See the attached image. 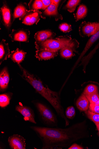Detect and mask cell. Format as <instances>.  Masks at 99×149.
I'll use <instances>...</instances> for the list:
<instances>
[{
  "label": "cell",
  "instance_id": "obj_3",
  "mask_svg": "<svg viewBox=\"0 0 99 149\" xmlns=\"http://www.w3.org/2000/svg\"><path fill=\"white\" fill-rule=\"evenodd\" d=\"M37 50H48L53 51H58L62 49L68 47L76 52V49L79 44L75 39H73L68 36H64L50 38L46 41L39 43H35Z\"/></svg>",
  "mask_w": 99,
  "mask_h": 149
},
{
  "label": "cell",
  "instance_id": "obj_23",
  "mask_svg": "<svg viewBox=\"0 0 99 149\" xmlns=\"http://www.w3.org/2000/svg\"><path fill=\"white\" fill-rule=\"evenodd\" d=\"M42 6L43 4L42 0L31 1L28 4V7L30 10H38L42 9Z\"/></svg>",
  "mask_w": 99,
  "mask_h": 149
},
{
  "label": "cell",
  "instance_id": "obj_2",
  "mask_svg": "<svg viewBox=\"0 0 99 149\" xmlns=\"http://www.w3.org/2000/svg\"><path fill=\"white\" fill-rule=\"evenodd\" d=\"M18 65L22 72V76L35 89L36 91L45 99L53 107L58 115L65 121V126H68L69 121L64 112L61 105L59 93L50 89L47 86H45L41 80L37 79L23 68L19 64Z\"/></svg>",
  "mask_w": 99,
  "mask_h": 149
},
{
  "label": "cell",
  "instance_id": "obj_30",
  "mask_svg": "<svg viewBox=\"0 0 99 149\" xmlns=\"http://www.w3.org/2000/svg\"><path fill=\"white\" fill-rule=\"evenodd\" d=\"M89 110L96 113H99V105L90 104Z\"/></svg>",
  "mask_w": 99,
  "mask_h": 149
},
{
  "label": "cell",
  "instance_id": "obj_32",
  "mask_svg": "<svg viewBox=\"0 0 99 149\" xmlns=\"http://www.w3.org/2000/svg\"><path fill=\"white\" fill-rule=\"evenodd\" d=\"M68 149H83V148L82 146L74 143L68 148Z\"/></svg>",
  "mask_w": 99,
  "mask_h": 149
},
{
  "label": "cell",
  "instance_id": "obj_7",
  "mask_svg": "<svg viewBox=\"0 0 99 149\" xmlns=\"http://www.w3.org/2000/svg\"><path fill=\"white\" fill-rule=\"evenodd\" d=\"M1 20L2 23L8 30H9L14 19L12 11L6 3L4 2L1 8Z\"/></svg>",
  "mask_w": 99,
  "mask_h": 149
},
{
  "label": "cell",
  "instance_id": "obj_5",
  "mask_svg": "<svg viewBox=\"0 0 99 149\" xmlns=\"http://www.w3.org/2000/svg\"><path fill=\"white\" fill-rule=\"evenodd\" d=\"M99 31V22H83L80 26L79 31L82 37H90Z\"/></svg>",
  "mask_w": 99,
  "mask_h": 149
},
{
  "label": "cell",
  "instance_id": "obj_9",
  "mask_svg": "<svg viewBox=\"0 0 99 149\" xmlns=\"http://www.w3.org/2000/svg\"><path fill=\"white\" fill-rule=\"evenodd\" d=\"M30 34L29 30L20 29H13L9 35L12 42H28Z\"/></svg>",
  "mask_w": 99,
  "mask_h": 149
},
{
  "label": "cell",
  "instance_id": "obj_25",
  "mask_svg": "<svg viewBox=\"0 0 99 149\" xmlns=\"http://www.w3.org/2000/svg\"><path fill=\"white\" fill-rule=\"evenodd\" d=\"M85 96L90 104L99 105V94L98 92Z\"/></svg>",
  "mask_w": 99,
  "mask_h": 149
},
{
  "label": "cell",
  "instance_id": "obj_19",
  "mask_svg": "<svg viewBox=\"0 0 99 149\" xmlns=\"http://www.w3.org/2000/svg\"><path fill=\"white\" fill-rule=\"evenodd\" d=\"M99 38V31L96 34L92 36L88 40L85 47L79 59H80L91 48L93 44Z\"/></svg>",
  "mask_w": 99,
  "mask_h": 149
},
{
  "label": "cell",
  "instance_id": "obj_21",
  "mask_svg": "<svg viewBox=\"0 0 99 149\" xmlns=\"http://www.w3.org/2000/svg\"><path fill=\"white\" fill-rule=\"evenodd\" d=\"M11 97L9 93H5L0 95V106L4 108L8 105L10 102Z\"/></svg>",
  "mask_w": 99,
  "mask_h": 149
},
{
  "label": "cell",
  "instance_id": "obj_28",
  "mask_svg": "<svg viewBox=\"0 0 99 149\" xmlns=\"http://www.w3.org/2000/svg\"><path fill=\"white\" fill-rule=\"evenodd\" d=\"M65 115L66 118L69 119H73L75 115V111L73 106L68 107L65 111Z\"/></svg>",
  "mask_w": 99,
  "mask_h": 149
},
{
  "label": "cell",
  "instance_id": "obj_18",
  "mask_svg": "<svg viewBox=\"0 0 99 149\" xmlns=\"http://www.w3.org/2000/svg\"><path fill=\"white\" fill-rule=\"evenodd\" d=\"M27 8L26 3H21L18 5L14 10L13 14L14 19L23 17L28 10Z\"/></svg>",
  "mask_w": 99,
  "mask_h": 149
},
{
  "label": "cell",
  "instance_id": "obj_4",
  "mask_svg": "<svg viewBox=\"0 0 99 149\" xmlns=\"http://www.w3.org/2000/svg\"><path fill=\"white\" fill-rule=\"evenodd\" d=\"M38 117L41 122L48 127H57L58 120L55 114L49 108L43 103H34Z\"/></svg>",
  "mask_w": 99,
  "mask_h": 149
},
{
  "label": "cell",
  "instance_id": "obj_14",
  "mask_svg": "<svg viewBox=\"0 0 99 149\" xmlns=\"http://www.w3.org/2000/svg\"><path fill=\"white\" fill-rule=\"evenodd\" d=\"M6 40L3 39L0 43V63L1 64L7 59L10 55V50L8 43Z\"/></svg>",
  "mask_w": 99,
  "mask_h": 149
},
{
  "label": "cell",
  "instance_id": "obj_17",
  "mask_svg": "<svg viewBox=\"0 0 99 149\" xmlns=\"http://www.w3.org/2000/svg\"><path fill=\"white\" fill-rule=\"evenodd\" d=\"M26 54V53L23 51L17 49L16 50L12 52L8 57L10 58L13 61L19 64L24 60Z\"/></svg>",
  "mask_w": 99,
  "mask_h": 149
},
{
  "label": "cell",
  "instance_id": "obj_31",
  "mask_svg": "<svg viewBox=\"0 0 99 149\" xmlns=\"http://www.w3.org/2000/svg\"><path fill=\"white\" fill-rule=\"evenodd\" d=\"M43 4L42 9L45 10L51 3V0H42Z\"/></svg>",
  "mask_w": 99,
  "mask_h": 149
},
{
  "label": "cell",
  "instance_id": "obj_22",
  "mask_svg": "<svg viewBox=\"0 0 99 149\" xmlns=\"http://www.w3.org/2000/svg\"><path fill=\"white\" fill-rule=\"evenodd\" d=\"M80 1L79 0H70L64 8L70 13L73 12Z\"/></svg>",
  "mask_w": 99,
  "mask_h": 149
},
{
  "label": "cell",
  "instance_id": "obj_34",
  "mask_svg": "<svg viewBox=\"0 0 99 149\" xmlns=\"http://www.w3.org/2000/svg\"><path fill=\"white\" fill-rule=\"evenodd\" d=\"M98 130L99 131V124H95Z\"/></svg>",
  "mask_w": 99,
  "mask_h": 149
},
{
  "label": "cell",
  "instance_id": "obj_24",
  "mask_svg": "<svg viewBox=\"0 0 99 149\" xmlns=\"http://www.w3.org/2000/svg\"><path fill=\"white\" fill-rule=\"evenodd\" d=\"M74 51L71 49L66 47L64 48L60 51L61 56L64 58H69L74 56Z\"/></svg>",
  "mask_w": 99,
  "mask_h": 149
},
{
  "label": "cell",
  "instance_id": "obj_1",
  "mask_svg": "<svg viewBox=\"0 0 99 149\" xmlns=\"http://www.w3.org/2000/svg\"><path fill=\"white\" fill-rule=\"evenodd\" d=\"M30 128L41 141L42 149L68 148L88 136L85 120L65 129L36 126Z\"/></svg>",
  "mask_w": 99,
  "mask_h": 149
},
{
  "label": "cell",
  "instance_id": "obj_26",
  "mask_svg": "<svg viewBox=\"0 0 99 149\" xmlns=\"http://www.w3.org/2000/svg\"><path fill=\"white\" fill-rule=\"evenodd\" d=\"M97 92H98L97 87L95 85L91 84L85 88L82 93L87 95Z\"/></svg>",
  "mask_w": 99,
  "mask_h": 149
},
{
  "label": "cell",
  "instance_id": "obj_20",
  "mask_svg": "<svg viewBox=\"0 0 99 149\" xmlns=\"http://www.w3.org/2000/svg\"><path fill=\"white\" fill-rule=\"evenodd\" d=\"M87 8L86 6L80 5L78 9L76 14L75 18L78 21L85 17L87 13Z\"/></svg>",
  "mask_w": 99,
  "mask_h": 149
},
{
  "label": "cell",
  "instance_id": "obj_33",
  "mask_svg": "<svg viewBox=\"0 0 99 149\" xmlns=\"http://www.w3.org/2000/svg\"><path fill=\"white\" fill-rule=\"evenodd\" d=\"M61 1H55V0H51V3L55 4L56 6L58 7L59 3Z\"/></svg>",
  "mask_w": 99,
  "mask_h": 149
},
{
  "label": "cell",
  "instance_id": "obj_13",
  "mask_svg": "<svg viewBox=\"0 0 99 149\" xmlns=\"http://www.w3.org/2000/svg\"><path fill=\"white\" fill-rule=\"evenodd\" d=\"M58 6L51 3V4L46 9L42 15L52 16L55 18L56 20L62 19V17L58 12Z\"/></svg>",
  "mask_w": 99,
  "mask_h": 149
},
{
  "label": "cell",
  "instance_id": "obj_35",
  "mask_svg": "<svg viewBox=\"0 0 99 149\" xmlns=\"http://www.w3.org/2000/svg\"><path fill=\"white\" fill-rule=\"evenodd\" d=\"M98 133H99V132H98Z\"/></svg>",
  "mask_w": 99,
  "mask_h": 149
},
{
  "label": "cell",
  "instance_id": "obj_12",
  "mask_svg": "<svg viewBox=\"0 0 99 149\" xmlns=\"http://www.w3.org/2000/svg\"><path fill=\"white\" fill-rule=\"evenodd\" d=\"M55 35V34L48 30L42 31L37 32L35 35V43H39L51 38Z\"/></svg>",
  "mask_w": 99,
  "mask_h": 149
},
{
  "label": "cell",
  "instance_id": "obj_15",
  "mask_svg": "<svg viewBox=\"0 0 99 149\" xmlns=\"http://www.w3.org/2000/svg\"><path fill=\"white\" fill-rule=\"evenodd\" d=\"M10 77L7 68L5 67L0 74V88L1 91L7 88L9 82Z\"/></svg>",
  "mask_w": 99,
  "mask_h": 149
},
{
  "label": "cell",
  "instance_id": "obj_10",
  "mask_svg": "<svg viewBox=\"0 0 99 149\" xmlns=\"http://www.w3.org/2000/svg\"><path fill=\"white\" fill-rule=\"evenodd\" d=\"M8 142L11 149H26V139L18 134H14L10 136Z\"/></svg>",
  "mask_w": 99,
  "mask_h": 149
},
{
  "label": "cell",
  "instance_id": "obj_6",
  "mask_svg": "<svg viewBox=\"0 0 99 149\" xmlns=\"http://www.w3.org/2000/svg\"><path fill=\"white\" fill-rule=\"evenodd\" d=\"M41 18H44L42 15V13L38 10H28L25 15L19 20L23 23L28 25L37 24Z\"/></svg>",
  "mask_w": 99,
  "mask_h": 149
},
{
  "label": "cell",
  "instance_id": "obj_27",
  "mask_svg": "<svg viewBox=\"0 0 99 149\" xmlns=\"http://www.w3.org/2000/svg\"><path fill=\"white\" fill-rule=\"evenodd\" d=\"M85 113L88 118L95 124H99V113H93L89 110L85 112Z\"/></svg>",
  "mask_w": 99,
  "mask_h": 149
},
{
  "label": "cell",
  "instance_id": "obj_8",
  "mask_svg": "<svg viewBox=\"0 0 99 149\" xmlns=\"http://www.w3.org/2000/svg\"><path fill=\"white\" fill-rule=\"evenodd\" d=\"M15 110L22 115L25 121L37 124L34 111L31 107L20 103L16 106Z\"/></svg>",
  "mask_w": 99,
  "mask_h": 149
},
{
  "label": "cell",
  "instance_id": "obj_16",
  "mask_svg": "<svg viewBox=\"0 0 99 149\" xmlns=\"http://www.w3.org/2000/svg\"><path fill=\"white\" fill-rule=\"evenodd\" d=\"M89 102L87 97L83 94L78 98L76 102L78 109L81 112H85L89 109Z\"/></svg>",
  "mask_w": 99,
  "mask_h": 149
},
{
  "label": "cell",
  "instance_id": "obj_11",
  "mask_svg": "<svg viewBox=\"0 0 99 149\" xmlns=\"http://www.w3.org/2000/svg\"><path fill=\"white\" fill-rule=\"evenodd\" d=\"M58 51H53L48 50H37L35 56L39 60H49L57 56Z\"/></svg>",
  "mask_w": 99,
  "mask_h": 149
},
{
  "label": "cell",
  "instance_id": "obj_29",
  "mask_svg": "<svg viewBox=\"0 0 99 149\" xmlns=\"http://www.w3.org/2000/svg\"><path fill=\"white\" fill-rule=\"evenodd\" d=\"M59 28L64 33L69 32L71 29L70 25L66 23H63L60 25Z\"/></svg>",
  "mask_w": 99,
  "mask_h": 149
}]
</instances>
